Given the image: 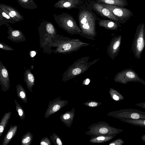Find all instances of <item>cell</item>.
<instances>
[{
  "label": "cell",
  "instance_id": "6da1fadb",
  "mask_svg": "<svg viewBox=\"0 0 145 145\" xmlns=\"http://www.w3.org/2000/svg\"><path fill=\"white\" fill-rule=\"evenodd\" d=\"M78 19L81 33L80 36L86 38L95 40L97 33L96 23L97 17L92 10L86 3L80 5Z\"/></svg>",
  "mask_w": 145,
  "mask_h": 145
},
{
  "label": "cell",
  "instance_id": "7a4b0ae2",
  "mask_svg": "<svg viewBox=\"0 0 145 145\" xmlns=\"http://www.w3.org/2000/svg\"><path fill=\"white\" fill-rule=\"evenodd\" d=\"M91 45L78 39H71L56 34L52 38L51 47L55 48L52 50L55 54H67Z\"/></svg>",
  "mask_w": 145,
  "mask_h": 145
},
{
  "label": "cell",
  "instance_id": "3957f363",
  "mask_svg": "<svg viewBox=\"0 0 145 145\" xmlns=\"http://www.w3.org/2000/svg\"><path fill=\"white\" fill-rule=\"evenodd\" d=\"M90 58L89 56L83 57L74 62L63 73L62 80L65 82L83 73L99 59L98 58H96L89 62L88 61Z\"/></svg>",
  "mask_w": 145,
  "mask_h": 145
},
{
  "label": "cell",
  "instance_id": "277c9868",
  "mask_svg": "<svg viewBox=\"0 0 145 145\" xmlns=\"http://www.w3.org/2000/svg\"><path fill=\"white\" fill-rule=\"evenodd\" d=\"M38 31L40 47L45 52L51 54L52 39L57 32L56 27L51 22L45 21L40 23Z\"/></svg>",
  "mask_w": 145,
  "mask_h": 145
},
{
  "label": "cell",
  "instance_id": "5b68a950",
  "mask_svg": "<svg viewBox=\"0 0 145 145\" xmlns=\"http://www.w3.org/2000/svg\"><path fill=\"white\" fill-rule=\"evenodd\" d=\"M54 18L58 26L71 35H79L81 33V30L76 21L73 16L68 13L54 14Z\"/></svg>",
  "mask_w": 145,
  "mask_h": 145
},
{
  "label": "cell",
  "instance_id": "8992f818",
  "mask_svg": "<svg viewBox=\"0 0 145 145\" xmlns=\"http://www.w3.org/2000/svg\"><path fill=\"white\" fill-rule=\"evenodd\" d=\"M145 47V26L144 23L139 24L137 28L132 43L131 49L135 58L141 57Z\"/></svg>",
  "mask_w": 145,
  "mask_h": 145
},
{
  "label": "cell",
  "instance_id": "52a82bcc",
  "mask_svg": "<svg viewBox=\"0 0 145 145\" xmlns=\"http://www.w3.org/2000/svg\"><path fill=\"white\" fill-rule=\"evenodd\" d=\"M116 82L127 84L130 82H139L145 85V82L140 78L134 70L130 68L124 69L117 73L114 78Z\"/></svg>",
  "mask_w": 145,
  "mask_h": 145
},
{
  "label": "cell",
  "instance_id": "ba28073f",
  "mask_svg": "<svg viewBox=\"0 0 145 145\" xmlns=\"http://www.w3.org/2000/svg\"><path fill=\"white\" fill-rule=\"evenodd\" d=\"M87 5L100 16L107 18L119 24H122L119 19L101 3L95 0H88L85 3Z\"/></svg>",
  "mask_w": 145,
  "mask_h": 145
},
{
  "label": "cell",
  "instance_id": "9c48e42d",
  "mask_svg": "<svg viewBox=\"0 0 145 145\" xmlns=\"http://www.w3.org/2000/svg\"><path fill=\"white\" fill-rule=\"evenodd\" d=\"M101 3L117 17L122 24L125 23L133 15L132 12L127 8L103 3Z\"/></svg>",
  "mask_w": 145,
  "mask_h": 145
},
{
  "label": "cell",
  "instance_id": "30bf717a",
  "mask_svg": "<svg viewBox=\"0 0 145 145\" xmlns=\"http://www.w3.org/2000/svg\"><path fill=\"white\" fill-rule=\"evenodd\" d=\"M116 116L121 119L126 118L131 119H145V112L137 109H126L118 111Z\"/></svg>",
  "mask_w": 145,
  "mask_h": 145
},
{
  "label": "cell",
  "instance_id": "8fae6325",
  "mask_svg": "<svg viewBox=\"0 0 145 145\" xmlns=\"http://www.w3.org/2000/svg\"><path fill=\"white\" fill-rule=\"evenodd\" d=\"M122 36L121 35L113 37L107 47V53L113 60L119 54L120 49Z\"/></svg>",
  "mask_w": 145,
  "mask_h": 145
},
{
  "label": "cell",
  "instance_id": "7c38bea8",
  "mask_svg": "<svg viewBox=\"0 0 145 145\" xmlns=\"http://www.w3.org/2000/svg\"><path fill=\"white\" fill-rule=\"evenodd\" d=\"M0 85L1 90L3 92L8 91L10 83L9 73L7 69L0 61Z\"/></svg>",
  "mask_w": 145,
  "mask_h": 145
},
{
  "label": "cell",
  "instance_id": "4fadbf2b",
  "mask_svg": "<svg viewBox=\"0 0 145 145\" xmlns=\"http://www.w3.org/2000/svg\"><path fill=\"white\" fill-rule=\"evenodd\" d=\"M84 0H59L54 5L56 8L71 10L77 8L82 5Z\"/></svg>",
  "mask_w": 145,
  "mask_h": 145
},
{
  "label": "cell",
  "instance_id": "5bb4252c",
  "mask_svg": "<svg viewBox=\"0 0 145 145\" xmlns=\"http://www.w3.org/2000/svg\"><path fill=\"white\" fill-rule=\"evenodd\" d=\"M64 102L61 101L60 98H57L52 101H50L48 108L45 113V118H47L58 111L63 106Z\"/></svg>",
  "mask_w": 145,
  "mask_h": 145
},
{
  "label": "cell",
  "instance_id": "9a60e30c",
  "mask_svg": "<svg viewBox=\"0 0 145 145\" xmlns=\"http://www.w3.org/2000/svg\"><path fill=\"white\" fill-rule=\"evenodd\" d=\"M0 8L7 13L16 22L22 21L24 17L16 9L10 6L4 4H0Z\"/></svg>",
  "mask_w": 145,
  "mask_h": 145
},
{
  "label": "cell",
  "instance_id": "2e32d148",
  "mask_svg": "<svg viewBox=\"0 0 145 145\" xmlns=\"http://www.w3.org/2000/svg\"><path fill=\"white\" fill-rule=\"evenodd\" d=\"M8 33L9 35L7 38L11 41L20 42L26 40L24 35L20 30L14 29L10 25L8 27Z\"/></svg>",
  "mask_w": 145,
  "mask_h": 145
},
{
  "label": "cell",
  "instance_id": "e0dca14e",
  "mask_svg": "<svg viewBox=\"0 0 145 145\" xmlns=\"http://www.w3.org/2000/svg\"><path fill=\"white\" fill-rule=\"evenodd\" d=\"M98 24L100 27L110 30H115L121 27L120 24L110 20L101 19L97 17Z\"/></svg>",
  "mask_w": 145,
  "mask_h": 145
},
{
  "label": "cell",
  "instance_id": "ac0fdd59",
  "mask_svg": "<svg viewBox=\"0 0 145 145\" xmlns=\"http://www.w3.org/2000/svg\"><path fill=\"white\" fill-rule=\"evenodd\" d=\"M31 69H26L24 73V80L27 86V88L31 92L32 89L35 85V79L34 75L31 72Z\"/></svg>",
  "mask_w": 145,
  "mask_h": 145
},
{
  "label": "cell",
  "instance_id": "d6986e66",
  "mask_svg": "<svg viewBox=\"0 0 145 145\" xmlns=\"http://www.w3.org/2000/svg\"><path fill=\"white\" fill-rule=\"evenodd\" d=\"M12 125V124L4 137L2 145H7L16 135L18 126L16 125L13 126Z\"/></svg>",
  "mask_w": 145,
  "mask_h": 145
},
{
  "label": "cell",
  "instance_id": "ffe728a7",
  "mask_svg": "<svg viewBox=\"0 0 145 145\" xmlns=\"http://www.w3.org/2000/svg\"><path fill=\"white\" fill-rule=\"evenodd\" d=\"M16 22L7 13L0 8V26L6 24L7 26H9L8 23L14 24Z\"/></svg>",
  "mask_w": 145,
  "mask_h": 145
},
{
  "label": "cell",
  "instance_id": "44dd1931",
  "mask_svg": "<svg viewBox=\"0 0 145 145\" xmlns=\"http://www.w3.org/2000/svg\"><path fill=\"white\" fill-rule=\"evenodd\" d=\"M96 1L100 3H103L117 6L124 7L127 5L126 0H95Z\"/></svg>",
  "mask_w": 145,
  "mask_h": 145
},
{
  "label": "cell",
  "instance_id": "7402d4cb",
  "mask_svg": "<svg viewBox=\"0 0 145 145\" xmlns=\"http://www.w3.org/2000/svg\"><path fill=\"white\" fill-rule=\"evenodd\" d=\"M19 5L27 9H34L37 8V6L33 0H17Z\"/></svg>",
  "mask_w": 145,
  "mask_h": 145
},
{
  "label": "cell",
  "instance_id": "603a6c76",
  "mask_svg": "<svg viewBox=\"0 0 145 145\" xmlns=\"http://www.w3.org/2000/svg\"><path fill=\"white\" fill-rule=\"evenodd\" d=\"M16 91L18 97L25 103L27 102V98L26 91L23 86L20 84L16 86Z\"/></svg>",
  "mask_w": 145,
  "mask_h": 145
},
{
  "label": "cell",
  "instance_id": "cb8c5ba5",
  "mask_svg": "<svg viewBox=\"0 0 145 145\" xmlns=\"http://www.w3.org/2000/svg\"><path fill=\"white\" fill-rule=\"evenodd\" d=\"M11 114V112H8L5 113L2 118L0 122V137L6 127Z\"/></svg>",
  "mask_w": 145,
  "mask_h": 145
},
{
  "label": "cell",
  "instance_id": "d4e9b609",
  "mask_svg": "<svg viewBox=\"0 0 145 145\" xmlns=\"http://www.w3.org/2000/svg\"><path fill=\"white\" fill-rule=\"evenodd\" d=\"M121 120L128 123L145 128V119L135 120L122 118Z\"/></svg>",
  "mask_w": 145,
  "mask_h": 145
},
{
  "label": "cell",
  "instance_id": "484cf974",
  "mask_svg": "<svg viewBox=\"0 0 145 145\" xmlns=\"http://www.w3.org/2000/svg\"><path fill=\"white\" fill-rule=\"evenodd\" d=\"M33 136L32 133L28 131L22 137L21 143L22 145H30L33 140Z\"/></svg>",
  "mask_w": 145,
  "mask_h": 145
},
{
  "label": "cell",
  "instance_id": "4316f807",
  "mask_svg": "<svg viewBox=\"0 0 145 145\" xmlns=\"http://www.w3.org/2000/svg\"><path fill=\"white\" fill-rule=\"evenodd\" d=\"M14 102L15 104L16 110L19 117L21 120H23L25 116V112L23 108L16 100H14Z\"/></svg>",
  "mask_w": 145,
  "mask_h": 145
},
{
  "label": "cell",
  "instance_id": "83f0119b",
  "mask_svg": "<svg viewBox=\"0 0 145 145\" xmlns=\"http://www.w3.org/2000/svg\"><path fill=\"white\" fill-rule=\"evenodd\" d=\"M50 138L53 143L55 145H62L61 140L59 137L55 133H54L50 135Z\"/></svg>",
  "mask_w": 145,
  "mask_h": 145
},
{
  "label": "cell",
  "instance_id": "f1b7e54d",
  "mask_svg": "<svg viewBox=\"0 0 145 145\" xmlns=\"http://www.w3.org/2000/svg\"><path fill=\"white\" fill-rule=\"evenodd\" d=\"M40 145H51L50 140L47 137H43L40 140Z\"/></svg>",
  "mask_w": 145,
  "mask_h": 145
},
{
  "label": "cell",
  "instance_id": "f546056e",
  "mask_svg": "<svg viewBox=\"0 0 145 145\" xmlns=\"http://www.w3.org/2000/svg\"><path fill=\"white\" fill-rule=\"evenodd\" d=\"M0 48L3 50L8 51H13L14 49L8 45L3 43L1 42H0Z\"/></svg>",
  "mask_w": 145,
  "mask_h": 145
},
{
  "label": "cell",
  "instance_id": "4dcf8cb0",
  "mask_svg": "<svg viewBox=\"0 0 145 145\" xmlns=\"http://www.w3.org/2000/svg\"><path fill=\"white\" fill-rule=\"evenodd\" d=\"M124 142L123 140L119 138L116 140L113 143H111L109 144L110 145H121L123 144Z\"/></svg>",
  "mask_w": 145,
  "mask_h": 145
},
{
  "label": "cell",
  "instance_id": "1f68e13d",
  "mask_svg": "<svg viewBox=\"0 0 145 145\" xmlns=\"http://www.w3.org/2000/svg\"><path fill=\"white\" fill-rule=\"evenodd\" d=\"M70 117V115L69 114L66 113L62 115L60 117L61 120L63 119L66 120L69 119Z\"/></svg>",
  "mask_w": 145,
  "mask_h": 145
},
{
  "label": "cell",
  "instance_id": "d6a6232c",
  "mask_svg": "<svg viewBox=\"0 0 145 145\" xmlns=\"http://www.w3.org/2000/svg\"><path fill=\"white\" fill-rule=\"evenodd\" d=\"M108 130L106 128H102L99 130L100 133L102 134H105L108 132Z\"/></svg>",
  "mask_w": 145,
  "mask_h": 145
},
{
  "label": "cell",
  "instance_id": "836d02e7",
  "mask_svg": "<svg viewBox=\"0 0 145 145\" xmlns=\"http://www.w3.org/2000/svg\"><path fill=\"white\" fill-rule=\"evenodd\" d=\"M135 105L145 109V102L139 103L136 104Z\"/></svg>",
  "mask_w": 145,
  "mask_h": 145
},
{
  "label": "cell",
  "instance_id": "e575fe53",
  "mask_svg": "<svg viewBox=\"0 0 145 145\" xmlns=\"http://www.w3.org/2000/svg\"><path fill=\"white\" fill-rule=\"evenodd\" d=\"M97 103L95 102H91L89 104V105L91 107H95L97 105Z\"/></svg>",
  "mask_w": 145,
  "mask_h": 145
},
{
  "label": "cell",
  "instance_id": "d590c367",
  "mask_svg": "<svg viewBox=\"0 0 145 145\" xmlns=\"http://www.w3.org/2000/svg\"><path fill=\"white\" fill-rule=\"evenodd\" d=\"M30 55L31 57H34L36 55V52L34 51H31L30 52Z\"/></svg>",
  "mask_w": 145,
  "mask_h": 145
},
{
  "label": "cell",
  "instance_id": "8d00e7d4",
  "mask_svg": "<svg viewBox=\"0 0 145 145\" xmlns=\"http://www.w3.org/2000/svg\"><path fill=\"white\" fill-rule=\"evenodd\" d=\"M90 82V80L89 78H87L85 80V84L88 85Z\"/></svg>",
  "mask_w": 145,
  "mask_h": 145
},
{
  "label": "cell",
  "instance_id": "74e56055",
  "mask_svg": "<svg viewBox=\"0 0 145 145\" xmlns=\"http://www.w3.org/2000/svg\"><path fill=\"white\" fill-rule=\"evenodd\" d=\"M105 139V138L103 137H99L97 138V139L98 140H103Z\"/></svg>",
  "mask_w": 145,
  "mask_h": 145
},
{
  "label": "cell",
  "instance_id": "f35d334b",
  "mask_svg": "<svg viewBox=\"0 0 145 145\" xmlns=\"http://www.w3.org/2000/svg\"><path fill=\"white\" fill-rule=\"evenodd\" d=\"M141 138L143 142H145V135H142Z\"/></svg>",
  "mask_w": 145,
  "mask_h": 145
}]
</instances>
